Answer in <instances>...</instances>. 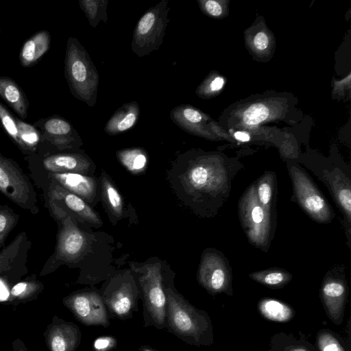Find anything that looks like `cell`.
<instances>
[{
    "label": "cell",
    "instance_id": "1",
    "mask_svg": "<svg viewBox=\"0 0 351 351\" xmlns=\"http://www.w3.org/2000/svg\"><path fill=\"white\" fill-rule=\"evenodd\" d=\"M167 297L166 328L184 342L200 347L214 343V331L208 313L192 305L173 285L164 282Z\"/></svg>",
    "mask_w": 351,
    "mask_h": 351
},
{
    "label": "cell",
    "instance_id": "2",
    "mask_svg": "<svg viewBox=\"0 0 351 351\" xmlns=\"http://www.w3.org/2000/svg\"><path fill=\"white\" fill-rule=\"evenodd\" d=\"M64 75L71 94L88 106L97 101L99 74L86 49L76 38H68Z\"/></svg>",
    "mask_w": 351,
    "mask_h": 351
},
{
    "label": "cell",
    "instance_id": "3",
    "mask_svg": "<svg viewBox=\"0 0 351 351\" xmlns=\"http://www.w3.org/2000/svg\"><path fill=\"white\" fill-rule=\"evenodd\" d=\"M237 171L208 162H196L186 168L181 180L186 193L195 199L215 200L220 206L229 195L231 179Z\"/></svg>",
    "mask_w": 351,
    "mask_h": 351
},
{
    "label": "cell",
    "instance_id": "4",
    "mask_svg": "<svg viewBox=\"0 0 351 351\" xmlns=\"http://www.w3.org/2000/svg\"><path fill=\"white\" fill-rule=\"evenodd\" d=\"M132 268L138 274L145 325H152L159 330L165 329L167 297L161 264L149 263L141 267L132 266Z\"/></svg>",
    "mask_w": 351,
    "mask_h": 351
},
{
    "label": "cell",
    "instance_id": "5",
    "mask_svg": "<svg viewBox=\"0 0 351 351\" xmlns=\"http://www.w3.org/2000/svg\"><path fill=\"white\" fill-rule=\"evenodd\" d=\"M238 208L241 223L248 241L255 247L267 251L270 243L271 215L258 202L254 182L240 198Z\"/></svg>",
    "mask_w": 351,
    "mask_h": 351
},
{
    "label": "cell",
    "instance_id": "6",
    "mask_svg": "<svg viewBox=\"0 0 351 351\" xmlns=\"http://www.w3.org/2000/svg\"><path fill=\"white\" fill-rule=\"evenodd\" d=\"M168 0L149 8L139 19L133 32L131 47L138 57L158 49L169 22Z\"/></svg>",
    "mask_w": 351,
    "mask_h": 351
},
{
    "label": "cell",
    "instance_id": "7",
    "mask_svg": "<svg viewBox=\"0 0 351 351\" xmlns=\"http://www.w3.org/2000/svg\"><path fill=\"white\" fill-rule=\"evenodd\" d=\"M140 291L134 277L126 271L112 277L104 286L101 295L113 316L124 319L137 311Z\"/></svg>",
    "mask_w": 351,
    "mask_h": 351
},
{
    "label": "cell",
    "instance_id": "8",
    "mask_svg": "<svg viewBox=\"0 0 351 351\" xmlns=\"http://www.w3.org/2000/svg\"><path fill=\"white\" fill-rule=\"evenodd\" d=\"M288 171L296 201L303 210L317 222H330L332 208L308 175L298 167H290Z\"/></svg>",
    "mask_w": 351,
    "mask_h": 351
},
{
    "label": "cell",
    "instance_id": "9",
    "mask_svg": "<svg viewBox=\"0 0 351 351\" xmlns=\"http://www.w3.org/2000/svg\"><path fill=\"white\" fill-rule=\"evenodd\" d=\"M49 204L54 215L61 219L70 216L75 221L99 227L102 221L90 205L79 196L68 191L52 180L49 192Z\"/></svg>",
    "mask_w": 351,
    "mask_h": 351
},
{
    "label": "cell",
    "instance_id": "10",
    "mask_svg": "<svg viewBox=\"0 0 351 351\" xmlns=\"http://www.w3.org/2000/svg\"><path fill=\"white\" fill-rule=\"evenodd\" d=\"M231 268L226 258L217 251L205 252L197 272L199 284L212 295L225 293L233 295Z\"/></svg>",
    "mask_w": 351,
    "mask_h": 351
},
{
    "label": "cell",
    "instance_id": "11",
    "mask_svg": "<svg viewBox=\"0 0 351 351\" xmlns=\"http://www.w3.org/2000/svg\"><path fill=\"white\" fill-rule=\"evenodd\" d=\"M0 191L21 208L34 211V188L17 164L0 153Z\"/></svg>",
    "mask_w": 351,
    "mask_h": 351
},
{
    "label": "cell",
    "instance_id": "12",
    "mask_svg": "<svg viewBox=\"0 0 351 351\" xmlns=\"http://www.w3.org/2000/svg\"><path fill=\"white\" fill-rule=\"evenodd\" d=\"M348 297V286L343 269L330 270L324 278L319 298L329 319L336 325L343 323Z\"/></svg>",
    "mask_w": 351,
    "mask_h": 351
},
{
    "label": "cell",
    "instance_id": "13",
    "mask_svg": "<svg viewBox=\"0 0 351 351\" xmlns=\"http://www.w3.org/2000/svg\"><path fill=\"white\" fill-rule=\"evenodd\" d=\"M60 229L56 246V258L65 263L81 261L91 250V236L80 229L70 216L61 219Z\"/></svg>",
    "mask_w": 351,
    "mask_h": 351
},
{
    "label": "cell",
    "instance_id": "14",
    "mask_svg": "<svg viewBox=\"0 0 351 351\" xmlns=\"http://www.w3.org/2000/svg\"><path fill=\"white\" fill-rule=\"evenodd\" d=\"M33 125L39 130L40 144L56 150L75 149L82 141L73 125L60 115H53L35 121Z\"/></svg>",
    "mask_w": 351,
    "mask_h": 351
},
{
    "label": "cell",
    "instance_id": "15",
    "mask_svg": "<svg viewBox=\"0 0 351 351\" xmlns=\"http://www.w3.org/2000/svg\"><path fill=\"white\" fill-rule=\"evenodd\" d=\"M69 303L77 318L87 326L110 324L108 309L101 294L95 291L76 293L69 300Z\"/></svg>",
    "mask_w": 351,
    "mask_h": 351
},
{
    "label": "cell",
    "instance_id": "16",
    "mask_svg": "<svg viewBox=\"0 0 351 351\" xmlns=\"http://www.w3.org/2000/svg\"><path fill=\"white\" fill-rule=\"evenodd\" d=\"M328 187L344 217L348 239L350 237L351 180L346 170H313Z\"/></svg>",
    "mask_w": 351,
    "mask_h": 351
},
{
    "label": "cell",
    "instance_id": "17",
    "mask_svg": "<svg viewBox=\"0 0 351 351\" xmlns=\"http://www.w3.org/2000/svg\"><path fill=\"white\" fill-rule=\"evenodd\" d=\"M63 151L44 156L41 160L44 168L50 173H92L95 165L87 155L80 152Z\"/></svg>",
    "mask_w": 351,
    "mask_h": 351
},
{
    "label": "cell",
    "instance_id": "18",
    "mask_svg": "<svg viewBox=\"0 0 351 351\" xmlns=\"http://www.w3.org/2000/svg\"><path fill=\"white\" fill-rule=\"evenodd\" d=\"M50 176L61 186L88 204L94 205L97 202L98 183L95 178L77 173H50Z\"/></svg>",
    "mask_w": 351,
    "mask_h": 351
},
{
    "label": "cell",
    "instance_id": "19",
    "mask_svg": "<svg viewBox=\"0 0 351 351\" xmlns=\"http://www.w3.org/2000/svg\"><path fill=\"white\" fill-rule=\"evenodd\" d=\"M51 45V34L47 30H40L29 37L21 47L19 62L23 67L36 64L47 52Z\"/></svg>",
    "mask_w": 351,
    "mask_h": 351
},
{
    "label": "cell",
    "instance_id": "20",
    "mask_svg": "<svg viewBox=\"0 0 351 351\" xmlns=\"http://www.w3.org/2000/svg\"><path fill=\"white\" fill-rule=\"evenodd\" d=\"M0 97L21 119L27 117L29 101L21 86L8 76H0Z\"/></svg>",
    "mask_w": 351,
    "mask_h": 351
},
{
    "label": "cell",
    "instance_id": "21",
    "mask_svg": "<svg viewBox=\"0 0 351 351\" xmlns=\"http://www.w3.org/2000/svg\"><path fill=\"white\" fill-rule=\"evenodd\" d=\"M139 113V106L136 101L122 105L106 123L105 132L110 135H116L128 130L136 124Z\"/></svg>",
    "mask_w": 351,
    "mask_h": 351
},
{
    "label": "cell",
    "instance_id": "22",
    "mask_svg": "<svg viewBox=\"0 0 351 351\" xmlns=\"http://www.w3.org/2000/svg\"><path fill=\"white\" fill-rule=\"evenodd\" d=\"M257 309L264 319L275 322H288L295 315L292 306L282 301L270 298L260 300Z\"/></svg>",
    "mask_w": 351,
    "mask_h": 351
},
{
    "label": "cell",
    "instance_id": "23",
    "mask_svg": "<svg viewBox=\"0 0 351 351\" xmlns=\"http://www.w3.org/2000/svg\"><path fill=\"white\" fill-rule=\"evenodd\" d=\"M101 195L109 215L116 220L123 213V200L110 177L103 172L101 175Z\"/></svg>",
    "mask_w": 351,
    "mask_h": 351
},
{
    "label": "cell",
    "instance_id": "24",
    "mask_svg": "<svg viewBox=\"0 0 351 351\" xmlns=\"http://www.w3.org/2000/svg\"><path fill=\"white\" fill-rule=\"evenodd\" d=\"M269 346L266 351H317L315 346L306 339L282 332L271 336Z\"/></svg>",
    "mask_w": 351,
    "mask_h": 351
},
{
    "label": "cell",
    "instance_id": "25",
    "mask_svg": "<svg viewBox=\"0 0 351 351\" xmlns=\"http://www.w3.org/2000/svg\"><path fill=\"white\" fill-rule=\"evenodd\" d=\"M254 281L270 289H280L287 285L293 278L291 273L280 268H270L249 274Z\"/></svg>",
    "mask_w": 351,
    "mask_h": 351
},
{
    "label": "cell",
    "instance_id": "26",
    "mask_svg": "<svg viewBox=\"0 0 351 351\" xmlns=\"http://www.w3.org/2000/svg\"><path fill=\"white\" fill-rule=\"evenodd\" d=\"M51 339L52 351H75L80 341V331L75 326L64 325Z\"/></svg>",
    "mask_w": 351,
    "mask_h": 351
},
{
    "label": "cell",
    "instance_id": "27",
    "mask_svg": "<svg viewBox=\"0 0 351 351\" xmlns=\"http://www.w3.org/2000/svg\"><path fill=\"white\" fill-rule=\"evenodd\" d=\"M19 131L17 146L23 152L33 153L40 141V133L33 125H30L16 117Z\"/></svg>",
    "mask_w": 351,
    "mask_h": 351
},
{
    "label": "cell",
    "instance_id": "28",
    "mask_svg": "<svg viewBox=\"0 0 351 351\" xmlns=\"http://www.w3.org/2000/svg\"><path fill=\"white\" fill-rule=\"evenodd\" d=\"M117 156L121 164L133 173L143 171L147 162L145 151L140 148L119 150L117 152Z\"/></svg>",
    "mask_w": 351,
    "mask_h": 351
},
{
    "label": "cell",
    "instance_id": "29",
    "mask_svg": "<svg viewBox=\"0 0 351 351\" xmlns=\"http://www.w3.org/2000/svg\"><path fill=\"white\" fill-rule=\"evenodd\" d=\"M275 175L272 172H266L256 183V193L258 202L269 213L271 212L274 197Z\"/></svg>",
    "mask_w": 351,
    "mask_h": 351
},
{
    "label": "cell",
    "instance_id": "30",
    "mask_svg": "<svg viewBox=\"0 0 351 351\" xmlns=\"http://www.w3.org/2000/svg\"><path fill=\"white\" fill-rule=\"evenodd\" d=\"M315 348L317 351H350L345 341L338 334L326 328L317 332Z\"/></svg>",
    "mask_w": 351,
    "mask_h": 351
},
{
    "label": "cell",
    "instance_id": "31",
    "mask_svg": "<svg viewBox=\"0 0 351 351\" xmlns=\"http://www.w3.org/2000/svg\"><path fill=\"white\" fill-rule=\"evenodd\" d=\"M108 0H80L79 1L81 9L84 12L88 19L90 25L95 27L98 23L103 21L107 23V5Z\"/></svg>",
    "mask_w": 351,
    "mask_h": 351
},
{
    "label": "cell",
    "instance_id": "32",
    "mask_svg": "<svg viewBox=\"0 0 351 351\" xmlns=\"http://www.w3.org/2000/svg\"><path fill=\"white\" fill-rule=\"evenodd\" d=\"M16 117L0 102V123L10 138L17 145L19 131Z\"/></svg>",
    "mask_w": 351,
    "mask_h": 351
},
{
    "label": "cell",
    "instance_id": "33",
    "mask_svg": "<svg viewBox=\"0 0 351 351\" xmlns=\"http://www.w3.org/2000/svg\"><path fill=\"white\" fill-rule=\"evenodd\" d=\"M268 115L269 110L264 104H256L244 112L243 121L247 125H255L265 121Z\"/></svg>",
    "mask_w": 351,
    "mask_h": 351
},
{
    "label": "cell",
    "instance_id": "34",
    "mask_svg": "<svg viewBox=\"0 0 351 351\" xmlns=\"http://www.w3.org/2000/svg\"><path fill=\"white\" fill-rule=\"evenodd\" d=\"M16 223V217L9 210L0 208V246Z\"/></svg>",
    "mask_w": 351,
    "mask_h": 351
},
{
    "label": "cell",
    "instance_id": "35",
    "mask_svg": "<svg viewBox=\"0 0 351 351\" xmlns=\"http://www.w3.org/2000/svg\"><path fill=\"white\" fill-rule=\"evenodd\" d=\"M117 341L112 336H102L95 339L93 344V351H112Z\"/></svg>",
    "mask_w": 351,
    "mask_h": 351
},
{
    "label": "cell",
    "instance_id": "36",
    "mask_svg": "<svg viewBox=\"0 0 351 351\" xmlns=\"http://www.w3.org/2000/svg\"><path fill=\"white\" fill-rule=\"evenodd\" d=\"M20 239V240H21ZM19 239H15L12 244L4 249L0 254V268L5 263H9L11 262V258H14L15 256V254L17 252V248L19 244Z\"/></svg>",
    "mask_w": 351,
    "mask_h": 351
},
{
    "label": "cell",
    "instance_id": "37",
    "mask_svg": "<svg viewBox=\"0 0 351 351\" xmlns=\"http://www.w3.org/2000/svg\"><path fill=\"white\" fill-rule=\"evenodd\" d=\"M254 43L258 49L263 50L268 46L269 38L265 33L261 32L255 36Z\"/></svg>",
    "mask_w": 351,
    "mask_h": 351
},
{
    "label": "cell",
    "instance_id": "38",
    "mask_svg": "<svg viewBox=\"0 0 351 351\" xmlns=\"http://www.w3.org/2000/svg\"><path fill=\"white\" fill-rule=\"evenodd\" d=\"M206 10L212 16H218L221 14L222 9L220 4L215 1L210 0L205 2Z\"/></svg>",
    "mask_w": 351,
    "mask_h": 351
},
{
    "label": "cell",
    "instance_id": "39",
    "mask_svg": "<svg viewBox=\"0 0 351 351\" xmlns=\"http://www.w3.org/2000/svg\"><path fill=\"white\" fill-rule=\"evenodd\" d=\"M27 286L28 284L27 282H19L12 287L11 294L13 296L19 295L26 290Z\"/></svg>",
    "mask_w": 351,
    "mask_h": 351
},
{
    "label": "cell",
    "instance_id": "40",
    "mask_svg": "<svg viewBox=\"0 0 351 351\" xmlns=\"http://www.w3.org/2000/svg\"><path fill=\"white\" fill-rule=\"evenodd\" d=\"M223 79L221 77H217L211 82L210 88L213 91H217L223 87Z\"/></svg>",
    "mask_w": 351,
    "mask_h": 351
},
{
    "label": "cell",
    "instance_id": "41",
    "mask_svg": "<svg viewBox=\"0 0 351 351\" xmlns=\"http://www.w3.org/2000/svg\"><path fill=\"white\" fill-rule=\"evenodd\" d=\"M234 137L237 140L243 141V142L248 141L250 138L248 134L243 132H237L234 134Z\"/></svg>",
    "mask_w": 351,
    "mask_h": 351
},
{
    "label": "cell",
    "instance_id": "42",
    "mask_svg": "<svg viewBox=\"0 0 351 351\" xmlns=\"http://www.w3.org/2000/svg\"><path fill=\"white\" fill-rule=\"evenodd\" d=\"M138 351H158L147 346H141Z\"/></svg>",
    "mask_w": 351,
    "mask_h": 351
}]
</instances>
